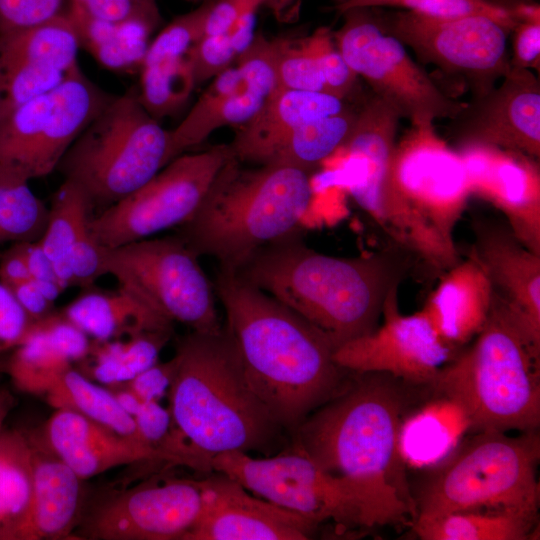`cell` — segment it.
Wrapping results in <instances>:
<instances>
[{"instance_id":"6da1fadb","label":"cell","mask_w":540,"mask_h":540,"mask_svg":"<svg viewBox=\"0 0 540 540\" xmlns=\"http://www.w3.org/2000/svg\"><path fill=\"white\" fill-rule=\"evenodd\" d=\"M351 376L291 435L292 446L349 483L364 499L374 527L412 526L415 504L399 443L410 398L402 380L391 375Z\"/></svg>"},{"instance_id":"7a4b0ae2","label":"cell","mask_w":540,"mask_h":540,"mask_svg":"<svg viewBox=\"0 0 540 540\" xmlns=\"http://www.w3.org/2000/svg\"><path fill=\"white\" fill-rule=\"evenodd\" d=\"M213 286L252 389L292 435L352 372L335 362V347L322 332L237 273L218 269Z\"/></svg>"},{"instance_id":"3957f363","label":"cell","mask_w":540,"mask_h":540,"mask_svg":"<svg viewBox=\"0 0 540 540\" xmlns=\"http://www.w3.org/2000/svg\"><path fill=\"white\" fill-rule=\"evenodd\" d=\"M407 253L397 245L335 257L308 247L294 231L234 272L309 322L336 349L377 327L388 294L410 269Z\"/></svg>"},{"instance_id":"277c9868","label":"cell","mask_w":540,"mask_h":540,"mask_svg":"<svg viewBox=\"0 0 540 540\" xmlns=\"http://www.w3.org/2000/svg\"><path fill=\"white\" fill-rule=\"evenodd\" d=\"M174 355L177 370L167 394L177 436L211 472L212 458L225 452L267 455L285 431L252 389L224 326L218 333L192 331Z\"/></svg>"},{"instance_id":"5b68a950","label":"cell","mask_w":540,"mask_h":540,"mask_svg":"<svg viewBox=\"0 0 540 540\" xmlns=\"http://www.w3.org/2000/svg\"><path fill=\"white\" fill-rule=\"evenodd\" d=\"M312 199L310 173L285 165L246 166L231 155L176 234L219 269L237 271L263 247L296 231Z\"/></svg>"},{"instance_id":"8992f818","label":"cell","mask_w":540,"mask_h":540,"mask_svg":"<svg viewBox=\"0 0 540 540\" xmlns=\"http://www.w3.org/2000/svg\"><path fill=\"white\" fill-rule=\"evenodd\" d=\"M474 431H535L540 424V348L495 291L486 323L471 347L432 382Z\"/></svg>"},{"instance_id":"52a82bcc","label":"cell","mask_w":540,"mask_h":540,"mask_svg":"<svg viewBox=\"0 0 540 540\" xmlns=\"http://www.w3.org/2000/svg\"><path fill=\"white\" fill-rule=\"evenodd\" d=\"M537 430L510 436L479 430L430 466L413 496L415 520L453 512H492L537 520Z\"/></svg>"},{"instance_id":"ba28073f","label":"cell","mask_w":540,"mask_h":540,"mask_svg":"<svg viewBox=\"0 0 540 540\" xmlns=\"http://www.w3.org/2000/svg\"><path fill=\"white\" fill-rule=\"evenodd\" d=\"M173 160L170 131L141 104L137 90L113 97L87 124L56 171L98 212L140 188Z\"/></svg>"},{"instance_id":"9c48e42d","label":"cell","mask_w":540,"mask_h":540,"mask_svg":"<svg viewBox=\"0 0 540 540\" xmlns=\"http://www.w3.org/2000/svg\"><path fill=\"white\" fill-rule=\"evenodd\" d=\"M390 178L425 238L437 270L446 271L460 260L453 232L471 196L460 154L433 125H411L396 142Z\"/></svg>"},{"instance_id":"30bf717a","label":"cell","mask_w":540,"mask_h":540,"mask_svg":"<svg viewBox=\"0 0 540 540\" xmlns=\"http://www.w3.org/2000/svg\"><path fill=\"white\" fill-rule=\"evenodd\" d=\"M79 68L0 120V182L28 183L56 171L68 148L113 97Z\"/></svg>"},{"instance_id":"8fae6325","label":"cell","mask_w":540,"mask_h":540,"mask_svg":"<svg viewBox=\"0 0 540 540\" xmlns=\"http://www.w3.org/2000/svg\"><path fill=\"white\" fill-rule=\"evenodd\" d=\"M104 272L173 323L199 333L223 329L213 283L177 235L104 247Z\"/></svg>"},{"instance_id":"7c38bea8","label":"cell","mask_w":540,"mask_h":540,"mask_svg":"<svg viewBox=\"0 0 540 540\" xmlns=\"http://www.w3.org/2000/svg\"><path fill=\"white\" fill-rule=\"evenodd\" d=\"M343 24L333 32L337 48L371 92L391 105L412 126L452 119L465 105L441 90L408 54L405 46L382 30L372 8L341 13Z\"/></svg>"},{"instance_id":"4fadbf2b","label":"cell","mask_w":540,"mask_h":540,"mask_svg":"<svg viewBox=\"0 0 540 540\" xmlns=\"http://www.w3.org/2000/svg\"><path fill=\"white\" fill-rule=\"evenodd\" d=\"M211 468L316 525L332 520L345 526L374 527L361 495L295 446L265 458H253L241 451L225 452L212 458Z\"/></svg>"},{"instance_id":"5bb4252c","label":"cell","mask_w":540,"mask_h":540,"mask_svg":"<svg viewBox=\"0 0 540 540\" xmlns=\"http://www.w3.org/2000/svg\"><path fill=\"white\" fill-rule=\"evenodd\" d=\"M372 9L383 31L409 47L422 63L463 81L471 98L493 89L510 67L507 36L511 31L489 16L444 18Z\"/></svg>"},{"instance_id":"9a60e30c","label":"cell","mask_w":540,"mask_h":540,"mask_svg":"<svg viewBox=\"0 0 540 540\" xmlns=\"http://www.w3.org/2000/svg\"><path fill=\"white\" fill-rule=\"evenodd\" d=\"M231 155L228 144H218L177 156L140 188L93 215V237L114 248L177 228L195 212Z\"/></svg>"},{"instance_id":"2e32d148","label":"cell","mask_w":540,"mask_h":540,"mask_svg":"<svg viewBox=\"0 0 540 540\" xmlns=\"http://www.w3.org/2000/svg\"><path fill=\"white\" fill-rule=\"evenodd\" d=\"M202 479L156 478L115 492L86 516L82 538L186 540L203 509Z\"/></svg>"},{"instance_id":"e0dca14e","label":"cell","mask_w":540,"mask_h":540,"mask_svg":"<svg viewBox=\"0 0 540 540\" xmlns=\"http://www.w3.org/2000/svg\"><path fill=\"white\" fill-rule=\"evenodd\" d=\"M398 289L388 294L384 322L371 333L334 350V360L354 373H383L406 383L432 384L441 368L455 357L456 349L437 332L425 313L399 311Z\"/></svg>"},{"instance_id":"ac0fdd59","label":"cell","mask_w":540,"mask_h":540,"mask_svg":"<svg viewBox=\"0 0 540 540\" xmlns=\"http://www.w3.org/2000/svg\"><path fill=\"white\" fill-rule=\"evenodd\" d=\"M455 148L484 144L540 157V82L530 70L512 67L489 92L471 98L449 119Z\"/></svg>"},{"instance_id":"d6986e66","label":"cell","mask_w":540,"mask_h":540,"mask_svg":"<svg viewBox=\"0 0 540 540\" xmlns=\"http://www.w3.org/2000/svg\"><path fill=\"white\" fill-rule=\"evenodd\" d=\"M80 49L66 12L36 26L0 34V120L78 70Z\"/></svg>"},{"instance_id":"ffe728a7","label":"cell","mask_w":540,"mask_h":540,"mask_svg":"<svg viewBox=\"0 0 540 540\" xmlns=\"http://www.w3.org/2000/svg\"><path fill=\"white\" fill-rule=\"evenodd\" d=\"M455 149L465 165L471 195L499 210L519 241L540 254L539 159L484 144Z\"/></svg>"},{"instance_id":"44dd1931","label":"cell","mask_w":540,"mask_h":540,"mask_svg":"<svg viewBox=\"0 0 540 540\" xmlns=\"http://www.w3.org/2000/svg\"><path fill=\"white\" fill-rule=\"evenodd\" d=\"M213 472L202 479L203 509L186 540H306L318 527Z\"/></svg>"},{"instance_id":"7402d4cb","label":"cell","mask_w":540,"mask_h":540,"mask_svg":"<svg viewBox=\"0 0 540 540\" xmlns=\"http://www.w3.org/2000/svg\"><path fill=\"white\" fill-rule=\"evenodd\" d=\"M472 229L470 251L540 348V254L523 245L507 224L480 218L473 221Z\"/></svg>"},{"instance_id":"603a6c76","label":"cell","mask_w":540,"mask_h":540,"mask_svg":"<svg viewBox=\"0 0 540 540\" xmlns=\"http://www.w3.org/2000/svg\"><path fill=\"white\" fill-rule=\"evenodd\" d=\"M43 440L82 480L114 467L135 463L179 465L171 454L119 434L79 413L56 409L45 425Z\"/></svg>"},{"instance_id":"cb8c5ba5","label":"cell","mask_w":540,"mask_h":540,"mask_svg":"<svg viewBox=\"0 0 540 540\" xmlns=\"http://www.w3.org/2000/svg\"><path fill=\"white\" fill-rule=\"evenodd\" d=\"M32 449V492L17 540L69 539L81 515L83 481L43 440L27 432Z\"/></svg>"},{"instance_id":"d4e9b609","label":"cell","mask_w":540,"mask_h":540,"mask_svg":"<svg viewBox=\"0 0 540 540\" xmlns=\"http://www.w3.org/2000/svg\"><path fill=\"white\" fill-rule=\"evenodd\" d=\"M351 105L336 96L278 89L267 97L258 112L228 144L239 161L266 165L277 147L302 124L340 113Z\"/></svg>"},{"instance_id":"484cf974","label":"cell","mask_w":540,"mask_h":540,"mask_svg":"<svg viewBox=\"0 0 540 540\" xmlns=\"http://www.w3.org/2000/svg\"><path fill=\"white\" fill-rule=\"evenodd\" d=\"M495 289L487 272L470 251L445 271L421 309L439 335L456 350L486 323Z\"/></svg>"},{"instance_id":"4316f807","label":"cell","mask_w":540,"mask_h":540,"mask_svg":"<svg viewBox=\"0 0 540 540\" xmlns=\"http://www.w3.org/2000/svg\"><path fill=\"white\" fill-rule=\"evenodd\" d=\"M400 119L391 105L371 92L361 101L353 128L341 148L363 164V173L351 192L367 213L389 186Z\"/></svg>"},{"instance_id":"83f0119b","label":"cell","mask_w":540,"mask_h":540,"mask_svg":"<svg viewBox=\"0 0 540 540\" xmlns=\"http://www.w3.org/2000/svg\"><path fill=\"white\" fill-rule=\"evenodd\" d=\"M62 313L94 341L173 331V322L120 286L115 290L83 289Z\"/></svg>"},{"instance_id":"f1b7e54d","label":"cell","mask_w":540,"mask_h":540,"mask_svg":"<svg viewBox=\"0 0 540 540\" xmlns=\"http://www.w3.org/2000/svg\"><path fill=\"white\" fill-rule=\"evenodd\" d=\"M263 102L245 90L237 67L230 66L214 77L185 118L170 131L172 158L201 144L220 128L246 124Z\"/></svg>"},{"instance_id":"f546056e","label":"cell","mask_w":540,"mask_h":540,"mask_svg":"<svg viewBox=\"0 0 540 540\" xmlns=\"http://www.w3.org/2000/svg\"><path fill=\"white\" fill-rule=\"evenodd\" d=\"M66 13L75 27L80 48L101 66L124 73L140 70L156 27L141 21L97 18L72 3Z\"/></svg>"},{"instance_id":"4dcf8cb0","label":"cell","mask_w":540,"mask_h":540,"mask_svg":"<svg viewBox=\"0 0 540 540\" xmlns=\"http://www.w3.org/2000/svg\"><path fill=\"white\" fill-rule=\"evenodd\" d=\"M469 423L461 410L441 396L411 417L400 430V452L406 466H433L457 445Z\"/></svg>"},{"instance_id":"1f68e13d","label":"cell","mask_w":540,"mask_h":540,"mask_svg":"<svg viewBox=\"0 0 540 540\" xmlns=\"http://www.w3.org/2000/svg\"><path fill=\"white\" fill-rule=\"evenodd\" d=\"M32 492V449L28 433L0 435V540H17Z\"/></svg>"},{"instance_id":"d6a6232c","label":"cell","mask_w":540,"mask_h":540,"mask_svg":"<svg viewBox=\"0 0 540 540\" xmlns=\"http://www.w3.org/2000/svg\"><path fill=\"white\" fill-rule=\"evenodd\" d=\"M92 214L91 204L84 192L77 185L64 180L52 196L46 227L39 239L64 289L73 286L67 255L72 246L90 230Z\"/></svg>"},{"instance_id":"836d02e7","label":"cell","mask_w":540,"mask_h":540,"mask_svg":"<svg viewBox=\"0 0 540 540\" xmlns=\"http://www.w3.org/2000/svg\"><path fill=\"white\" fill-rule=\"evenodd\" d=\"M172 334L173 331H153L109 341L92 340L82 362L97 382L122 385L158 362Z\"/></svg>"},{"instance_id":"e575fe53","label":"cell","mask_w":540,"mask_h":540,"mask_svg":"<svg viewBox=\"0 0 540 540\" xmlns=\"http://www.w3.org/2000/svg\"><path fill=\"white\" fill-rule=\"evenodd\" d=\"M44 396L55 410L74 411L119 434L143 441L134 418L120 406L113 392L95 384L73 367Z\"/></svg>"},{"instance_id":"d590c367","label":"cell","mask_w":540,"mask_h":540,"mask_svg":"<svg viewBox=\"0 0 540 540\" xmlns=\"http://www.w3.org/2000/svg\"><path fill=\"white\" fill-rule=\"evenodd\" d=\"M358 108L306 122L277 147L266 165H285L309 173L341 149L353 128Z\"/></svg>"},{"instance_id":"8d00e7d4","label":"cell","mask_w":540,"mask_h":540,"mask_svg":"<svg viewBox=\"0 0 540 540\" xmlns=\"http://www.w3.org/2000/svg\"><path fill=\"white\" fill-rule=\"evenodd\" d=\"M536 520L492 512H453L416 520L412 528L422 540H525Z\"/></svg>"},{"instance_id":"74e56055","label":"cell","mask_w":540,"mask_h":540,"mask_svg":"<svg viewBox=\"0 0 540 540\" xmlns=\"http://www.w3.org/2000/svg\"><path fill=\"white\" fill-rule=\"evenodd\" d=\"M72 367V362L31 323L21 343L13 349L6 371L21 392L45 395Z\"/></svg>"},{"instance_id":"f35d334b","label":"cell","mask_w":540,"mask_h":540,"mask_svg":"<svg viewBox=\"0 0 540 540\" xmlns=\"http://www.w3.org/2000/svg\"><path fill=\"white\" fill-rule=\"evenodd\" d=\"M139 72L138 98L158 121L177 113L196 86L189 55L143 64Z\"/></svg>"},{"instance_id":"ab89813d","label":"cell","mask_w":540,"mask_h":540,"mask_svg":"<svg viewBox=\"0 0 540 540\" xmlns=\"http://www.w3.org/2000/svg\"><path fill=\"white\" fill-rule=\"evenodd\" d=\"M48 218V206L28 183L0 182V245L36 241Z\"/></svg>"},{"instance_id":"60d3db41","label":"cell","mask_w":540,"mask_h":540,"mask_svg":"<svg viewBox=\"0 0 540 540\" xmlns=\"http://www.w3.org/2000/svg\"><path fill=\"white\" fill-rule=\"evenodd\" d=\"M387 7L430 17L485 15L502 23L511 32L518 23L512 12L493 0H342L335 9L341 14L352 8Z\"/></svg>"},{"instance_id":"b9f144b4","label":"cell","mask_w":540,"mask_h":540,"mask_svg":"<svg viewBox=\"0 0 540 540\" xmlns=\"http://www.w3.org/2000/svg\"><path fill=\"white\" fill-rule=\"evenodd\" d=\"M280 49L281 37L269 39L258 33L249 47L237 57L236 67L246 91L265 100L279 89Z\"/></svg>"},{"instance_id":"7bdbcfd3","label":"cell","mask_w":540,"mask_h":540,"mask_svg":"<svg viewBox=\"0 0 540 540\" xmlns=\"http://www.w3.org/2000/svg\"><path fill=\"white\" fill-rule=\"evenodd\" d=\"M303 45L315 59L330 95L349 101L357 89L358 76L348 66L336 46L333 31L319 27L302 38Z\"/></svg>"},{"instance_id":"ee69618b","label":"cell","mask_w":540,"mask_h":540,"mask_svg":"<svg viewBox=\"0 0 540 540\" xmlns=\"http://www.w3.org/2000/svg\"><path fill=\"white\" fill-rule=\"evenodd\" d=\"M209 0L196 9L175 17L150 41L143 64L164 58L189 55L193 45L201 38L203 21Z\"/></svg>"},{"instance_id":"f6af8a7d","label":"cell","mask_w":540,"mask_h":540,"mask_svg":"<svg viewBox=\"0 0 540 540\" xmlns=\"http://www.w3.org/2000/svg\"><path fill=\"white\" fill-rule=\"evenodd\" d=\"M279 89L328 93L322 74L302 38L281 37L278 62Z\"/></svg>"},{"instance_id":"bcb514c9","label":"cell","mask_w":540,"mask_h":540,"mask_svg":"<svg viewBox=\"0 0 540 540\" xmlns=\"http://www.w3.org/2000/svg\"><path fill=\"white\" fill-rule=\"evenodd\" d=\"M189 58L198 85L229 68L237 59V54L225 33L201 37L193 45Z\"/></svg>"},{"instance_id":"7dc6e473","label":"cell","mask_w":540,"mask_h":540,"mask_svg":"<svg viewBox=\"0 0 540 540\" xmlns=\"http://www.w3.org/2000/svg\"><path fill=\"white\" fill-rule=\"evenodd\" d=\"M66 0H0V34L36 26L63 13Z\"/></svg>"},{"instance_id":"c3c4849f","label":"cell","mask_w":540,"mask_h":540,"mask_svg":"<svg viewBox=\"0 0 540 540\" xmlns=\"http://www.w3.org/2000/svg\"><path fill=\"white\" fill-rule=\"evenodd\" d=\"M90 15L111 21H141L158 27L161 14L157 0H69Z\"/></svg>"},{"instance_id":"681fc988","label":"cell","mask_w":540,"mask_h":540,"mask_svg":"<svg viewBox=\"0 0 540 540\" xmlns=\"http://www.w3.org/2000/svg\"><path fill=\"white\" fill-rule=\"evenodd\" d=\"M32 325L43 334L71 362L82 361L89 353L92 340L62 312H51L33 321Z\"/></svg>"},{"instance_id":"f907efd6","label":"cell","mask_w":540,"mask_h":540,"mask_svg":"<svg viewBox=\"0 0 540 540\" xmlns=\"http://www.w3.org/2000/svg\"><path fill=\"white\" fill-rule=\"evenodd\" d=\"M66 262L72 273L73 286L92 287L104 272V247L89 230L70 249Z\"/></svg>"},{"instance_id":"816d5d0a","label":"cell","mask_w":540,"mask_h":540,"mask_svg":"<svg viewBox=\"0 0 540 540\" xmlns=\"http://www.w3.org/2000/svg\"><path fill=\"white\" fill-rule=\"evenodd\" d=\"M31 323L10 291L0 283V352L17 347Z\"/></svg>"},{"instance_id":"f5cc1de1","label":"cell","mask_w":540,"mask_h":540,"mask_svg":"<svg viewBox=\"0 0 540 540\" xmlns=\"http://www.w3.org/2000/svg\"><path fill=\"white\" fill-rule=\"evenodd\" d=\"M177 364L175 355L166 362L160 363L158 361L124 385L143 402L160 401L168 393L176 374Z\"/></svg>"},{"instance_id":"db71d44e","label":"cell","mask_w":540,"mask_h":540,"mask_svg":"<svg viewBox=\"0 0 540 540\" xmlns=\"http://www.w3.org/2000/svg\"><path fill=\"white\" fill-rule=\"evenodd\" d=\"M263 1L209 0L201 37L227 33L244 13L259 8L263 5Z\"/></svg>"},{"instance_id":"11a10c76","label":"cell","mask_w":540,"mask_h":540,"mask_svg":"<svg viewBox=\"0 0 540 540\" xmlns=\"http://www.w3.org/2000/svg\"><path fill=\"white\" fill-rule=\"evenodd\" d=\"M513 54L510 58L512 67L536 69L540 64V22L519 21L512 30Z\"/></svg>"},{"instance_id":"9f6ffc18","label":"cell","mask_w":540,"mask_h":540,"mask_svg":"<svg viewBox=\"0 0 540 540\" xmlns=\"http://www.w3.org/2000/svg\"><path fill=\"white\" fill-rule=\"evenodd\" d=\"M29 318L37 321L51 312L53 304L39 290L32 279L17 283L7 288Z\"/></svg>"},{"instance_id":"6f0895ef","label":"cell","mask_w":540,"mask_h":540,"mask_svg":"<svg viewBox=\"0 0 540 540\" xmlns=\"http://www.w3.org/2000/svg\"><path fill=\"white\" fill-rule=\"evenodd\" d=\"M20 247L31 279L56 281L59 283L55 274L53 262L42 248L39 240L21 242Z\"/></svg>"},{"instance_id":"680465c9","label":"cell","mask_w":540,"mask_h":540,"mask_svg":"<svg viewBox=\"0 0 540 540\" xmlns=\"http://www.w3.org/2000/svg\"><path fill=\"white\" fill-rule=\"evenodd\" d=\"M31 279L20 243H14L0 257V283L6 288Z\"/></svg>"},{"instance_id":"91938a15","label":"cell","mask_w":540,"mask_h":540,"mask_svg":"<svg viewBox=\"0 0 540 540\" xmlns=\"http://www.w3.org/2000/svg\"><path fill=\"white\" fill-rule=\"evenodd\" d=\"M259 8H253L244 13L227 32L237 57L245 51L255 37L256 13Z\"/></svg>"},{"instance_id":"94428289","label":"cell","mask_w":540,"mask_h":540,"mask_svg":"<svg viewBox=\"0 0 540 540\" xmlns=\"http://www.w3.org/2000/svg\"><path fill=\"white\" fill-rule=\"evenodd\" d=\"M302 0H264L267 6L279 21L294 20L300 10Z\"/></svg>"},{"instance_id":"6125c7cd","label":"cell","mask_w":540,"mask_h":540,"mask_svg":"<svg viewBox=\"0 0 540 540\" xmlns=\"http://www.w3.org/2000/svg\"><path fill=\"white\" fill-rule=\"evenodd\" d=\"M113 394L120 406L132 417L137 413L143 402L126 385L120 389H115Z\"/></svg>"},{"instance_id":"be15d7a7","label":"cell","mask_w":540,"mask_h":540,"mask_svg":"<svg viewBox=\"0 0 540 540\" xmlns=\"http://www.w3.org/2000/svg\"><path fill=\"white\" fill-rule=\"evenodd\" d=\"M15 405L16 399L10 390L0 387V435L4 431L6 419Z\"/></svg>"},{"instance_id":"e7e4bbea","label":"cell","mask_w":540,"mask_h":540,"mask_svg":"<svg viewBox=\"0 0 540 540\" xmlns=\"http://www.w3.org/2000/svg\"><path fill=\"white\" fill-rule=\"evenodd\" d=\"M498 5L504 7L505 9L509 10L510 12H513V10L526 3L533 2L534 0H493Z\"/></svg>"},{"instance_id":"03108f58","label":"cell","mask_w":540,"mask_h":540,"mask_svg":"<svg viewBox=\"0 0 540 540\" xmlns=\"http://www.w3.org/2000/svg\"><path fill=\"white\" fill-rule=\"evenodd\" d=\"M186 1H189V2H200V1H204V0H186Z\"/></svg>"}]
</instances>
